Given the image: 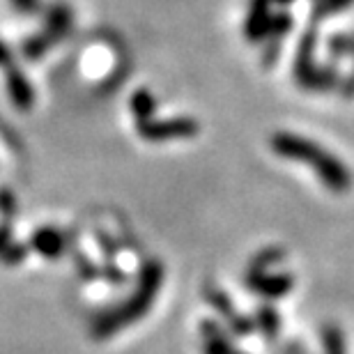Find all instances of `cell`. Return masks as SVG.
<instances>
[{
	"label": "cell",
	"mask_w": 354,
	"mask_h": 354,
	"mask_svg": "<svg viewBox=\"0 0 354 354\" xmlns=\"http://www.w3.org/2000/svg\"><path fill=\"white\" fill-rule=\"evenodd\" d=\"M12 5L21 14H35L41 10V0H12Z\"/></svg>",
	"instance_id": "cell-14"
},
{
	"label": "cell",
	"mask_w": 354,
	"mask_h": 354,
	"mask_svg": "<svg viewBox=\"0 0 354 354\" xmlns=\"http://www.w3.org/2000/svg\"><path fill=\"white\" fill-rule=\"evenodd\" d=\"M352 76H354V74H352Z\"/></svg>",
	"instance_id": "cell-17"
},
{
	"label": "cell",
	"mask_w": 354,
	"mask_h": 354,
	"mask_svg": "<svg viewBox=\"0 0 354 354\" xmlns=\"http://www.w3.org/2000/svg\"><path fill=\"white\" fill-rule=\"evenodd\" d=\"M272 145L276 152L283 154V157L308 161V164L313 161L317 166V173H320L329 184H334V187H345V184H350V175L341 166V161L334 159L324 150H320L315 143H310L306 138H299V136H295V133H279V136L272 138Z\"/></svg>",
	"instance_id": "cell-1"
},
{
	"label": "cell",
	"mask_w": 354,
	"mask_h": 354,
	"mask_svg": "<svg viewBox=\"0 0 354 354\" xmlns=\"http://www.w3.org/2000/svg\"><path fill=\"white\" fill-rule=\"evenodd\" d=\"M292 3H295V0H272V5H279V7H288Z\"/></svg>",
	"instance_id": "cell-16"
},
{
	"label": "cell",
	"mask_w": 354,
	"mask_h": 354,
	"mask_svg": "<svg viewBox=\"0 0 354 354\" xmlns=\"http://www.w3.org/2000/svg\"><path fill=\"white\" fill-rule=\"evenodd\" d=\"M315 48H317V28H308V30L301 35L299 46H297V53H295V79L299 86H304L308 76L317 69Z\"/></svg>",
	"instance_id": "cell-4"
},
{
	"label": "cell",
	"mask_w": 354,
	"mask_h": 354,
	"mask_svg": "<svg viewBox=\"0 0 354 354\" xmlns=\"http://www.w3.org/2000/svg\"><path fill=\"white\" fill-rule=\"evenodd\" d=\"M327 51L334 55V58H345V55H352L354 58V35H331L327 39Z\"/></svg>",
	"instance_id": "cell-10"
},
{
	"label": "cell",
	"mask_w": 354,
	"mask_h": 354,
	"mask_svg": "<svg viewBox=\"0 0 354 354\" xmlns=\"http://www.w3.org/2000/svg\"><path fill=\"white\" fill-rule=\"evenodd\" d=\"M272 0H249V12L244 19V37L251 44H260L269 37V21H272Z\"/></svg>",
	"instance_id": "cell-3"
},
{
	"label": "cell",
	"mask_w": 354,
	"mask_h": 354,
	"mask_svg": "<svg viewBox=\"0 0 354 354\" xmlns=\"http://www.w3.org/2000/svg\"><path fill=\"white\" fill-rule=\"evenodd\" d=\"M281 39H267L265 44V53H263V65L265 67H272L276 65V60H279V53H281Z\"/></svg>",
	"instance_id": "cell-13"
},
{
	"label": "cell",
	"mask_w": 354,
	"mask_h": 354,
	"mask_svg": "<svg viewBox=\"0 0 354 354\" xmlns=\"http://www.w3.org/2000/svg\"><path fill=\"white\" fill-rule=\"evenodd\" d=\"M354 0H315L313 10H310V24H320V21L350 10Z\"/></svg>",
	"instance_id": "cell-7"
},
{
	"label": "cell",
	"mask_w": 354,
	"mask_h": 354,
	"mask_svg": "<svg viewBox=\"0 0 354 354\" xmlns=\"http://www.w3.org/2000/svg\"><path fill=\"white\" fill-rule=\"evenodd\" d=\"M138 131H140V136L150 138V140L182 138V136H194L196 122L194 120H187V118L166 120V122H152V120H145V122H138Z\"/></svg>",
	"instance_id": "cell-2"
},
{
	"label": "cell",
	"mask_w": 354,
	"mask_h": 354,
	"mask_svg": "<svg viewBox=\"0 0 354 354\" xmlns=\"http://www.w3.org/2000/svg\"><path fill=\"white\" fill-rule=\"evenodd\" d=\"M48 48H51V41L44 37V32L32 35V37H28L24 41V55L28 60H39Z\"/></svg>",
	"instance_id": "cell-12"
},
{
	"label": "cell",
	"mask_w": 354,
	"mask_h": 354,
	"mask_svg": "<svg viewBox=\"0 0 354 354\" xmlns=\"http://www.w3.org/2000/svg\"><path fill=\"white\" fill-rule=\"evenodd\" d=\"M154 106H157V102H154V97H152V92H150V90H138V92H133V97H131V111L136 113L138 122H145V120H150V118H152Z\"/></svg>",
	"instance_id": "cell-9"
},
{
	"label": "cell",
	"mask_w": 354,
	"mask_h": 354,
	"mask_svg": "<svg viewBox=\"0 0 354 354\" xmlns=\"http://www.w3.org/2000/svg\"><path fill=\"white\" fill-rule=\"evenodd\" d=\"M336 83H338V69L334 65H324V67H317L301 88H306V90H331Z\"/></svg>",
	"instance_id": "cell-8"
},
{
	"label": "cell",
	"mask_w": 354,
	"mask_h": 354,
	"mask_svg": "<svg viewBox=\"0 0 354 354\" xmlns=\"http://www.w3.org/2000/svg\"><path fill=\"white\" fill-rule=\"evenodd\" d=\"M7 90H10L12 102L19 106V109H28L35 102V92L32 86L28 83L26 74L21 72L19 67H10L7 69Z\"/></svg>",
	"instance_id": "cell-6"
},
{
	"label": "cell",
	"mask_w": 354,
	"mask_h": 354,
	"mask_svg": "<svg viewBox=\"0 0 354 354\" xmlns=\"http://www.w3.org/2000/svg\"><path fill=\"white\" fill-rule=\"evenodd\" d=\"M74 24V12L72 7L65 3H55L46 10V21H44V37L51 41V46L60 44L62 37L72 30Z\"/></svg>",
	"instance_id": "cell-5"
},
{
	"label": "cell",
	"mask_w": 354,
	"mask_h": 354,
	"mask_svg": "<svg viewBox=\"0 0 354 354\" xmlns=\"http://www.w3.org/2000/svg\"><path fill=\"white\" fill-rule=\"evenodd\" d=\"M12 65V51L5 46V41L0 39V67H10Z\"/></svg>",
	"instance_id": "cell-15"
},
{
	"label": "cell",
	"mask_w": 354,
	"mask_h": 354,
	"mask_svg": "<svg viewBox=\"0 0 354 354\" xmlns=\"http://www.w3.org/2000/svg\"><path fill=\"white\" fill-rule=\"evenodd\" d=\"M295 19L288 12H274L272 21H269V37L267 39H283L286 35L292 30Z\"/></svg>",
	"instance_id": "cell-11"
}]
</instances>
